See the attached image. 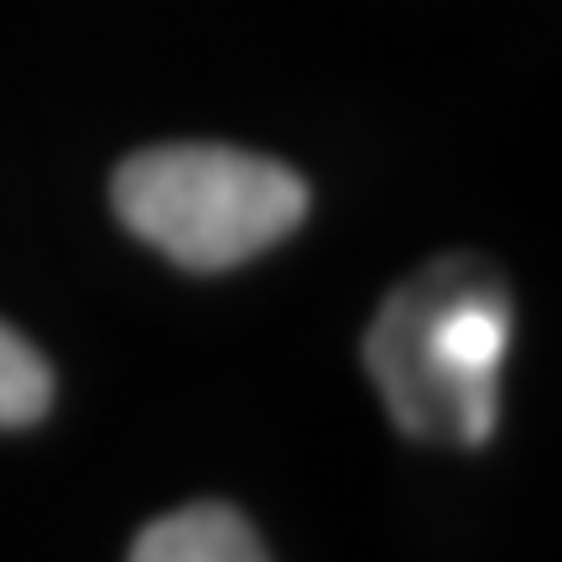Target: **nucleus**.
<instances>
[{
	"label": "nucleus",
	"mask_w": 562,
	"mask_h": 562,
	"mask_svg": "<svg viewBox=\"0 0 562 562\" xmlns=\"http://www.w3.org/2000/svg\"><path fill=\"white\" fill-rule=\"evenodd\" d=\"M505 344L510 302L501 281L474 261H438L381 307L364 360L402 432L484 442L501 422Z\"/></svg>",
	"instance_id": "nucleus-1"
},
{
	"label": "nucleus",
	"mask_w": 562,
	"mask_h": 562,
	"mask_svg": "<svg viewBox=\"0 0 562 562\" xmlns=\"http://www.w3.org/2000/svg\"><path fill=\"white\" fill-rule=\"evenodd\" d=\"M115 214L182 271H229L307 220V182L235 146H151L121 161Z\"/></svg>",
	"instance_id": "nucleus-2"
},
{
	"label": "nucleus",
	"mask_w": 562,
	"mask_h": 562,
	"mask_svg": "<svg viewBox=\"0 0 562 562\" xmlns=\"http://www.w3.org/2000/svg\"><path fill=\"white\" fill-rule=\"evenodd\" d=\"M131 562H271L256 526L235 505L199 501L151 521L131 547Z\"/></svg>",
	"instance_id": "nucleus-3"
},
{
	"label": "nucleus",
	"mask_w": 562,
	"mask_h": 562,
	"mask_svg": "<svg viewBox=\"0 0 562 562\" xmlns=\"http://www.w3.org/2000/svg\"><path fill=\"white\" fill-rule=\"evenodd\" d=\"M53 406V370L11 323H0V427H32Z\"/></svg>",
	"instance_id": "nucleus-4"
}]
</instances>
